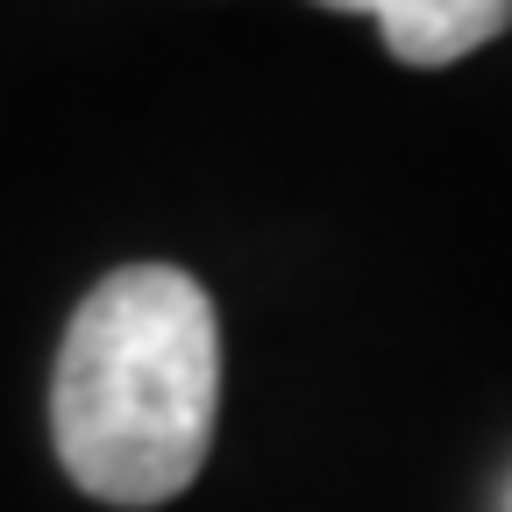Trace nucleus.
<instances>
[{"mask_svg":"<svg viewBox=\"0 0 512 512\" xmlns=\"http://www.w3.org/2000/svg\"><path fill=\"white\" fill-rule=\"evenodd\" d=\"M221 413V320L178 264L100 278L57 349L50 441L100 505H171L200 477Z\"/></svg>","mask_w":512,"mask_h":512,"instance_id":"f257e3e1","label":"nucleus"},{"mask_svg":"<svg viewBox=\"0 0 512 512\" xmlns=\"http://www.w3.org/2000/svg\"><path fill=\"white\" fill-rule=\"evenodd\" d=\"M335 15H377L384 50L413 72L463 64L470 50L498 43L512 29V0H320Z\"/></svg>","mask_w":512,"mask_h":512,"instance_id":"f03ea898","label":"nucleus"}]
</instances>
